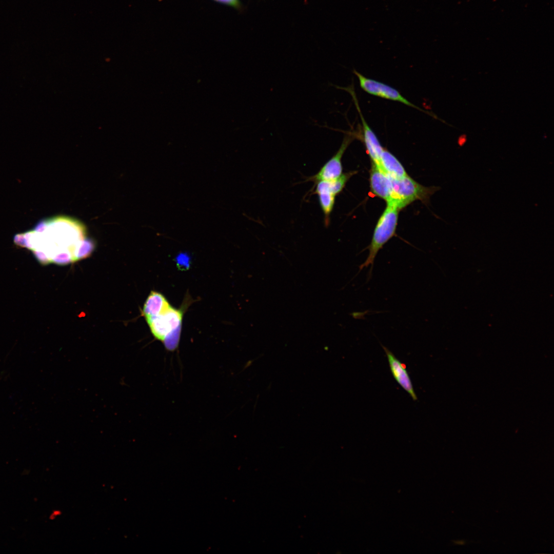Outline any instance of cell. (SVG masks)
I'll return each mask as SVG.
<instances>
[{"instance_id":"7a4b0ae2","label":"cell","mask_w":554,"mask_h":554,"mask_svg":"<svg viewBox=\"0 0 554 554\" xmlns=\"http://www.w3.org/2000/svg\"><path fill=\"white\" fill-rule=\"evenodd\" d=\"M391 184L390 201L400 210L416 200L426 202L438 188L426 187L412 180L408 175L400 178L388 176Z\"/></svg>"},{"instance_id":"8fae6325","label":"cell","mask_w":554,"mask_h":554,"mask_svg":"<svg viewBox=\"0 0 554 554\" xmlns=\"http://www.w3.org/2000/svg\"><path fill=\"white\" fill-rule=\"evenodd\" d=\"M314 193L318 195L320 205L324 215L325 226H328L330 215L333 208L335 195L329 191L317 187H315Z\"/></svg>"},{"instance_id":"9c48e42d","label":"cell","mask_w":554,"mask_h":554,"mask_svg":"<svg viewBox=\"0 0 554 554\" xmlns=\"http://www.w3.org/2000/svg\"><path fill=\"white\" fill-rule=\"evenodd\" d=\"M170 306L163 294L152 291L144 304L143 314L147 320L162 313Z\"/></svg>"},{"instance_id":"7c38bea8","label":"cell","mask_w":554,"mask_h":554,"mask_svg":"<svg viewBox=\"0 0 554 554\" xmlns=\"http://www.w3.org/2000/svg\"><path fill=\"white\" fill-rule=\"evenodd\" d=\"M176 263L178 267L182 270H187L190 264V258L186 253H181L176 258Z\"/></svg>"},{"instance_id":"5b68a950","label":"cell","mask_w":554,"mask_h":554,"mask_svg":"<svg viewBox=\"0 0 554 554\" xmlns=\"http://www.w3.org/2000/svg\"><path fill=\"white\" fill-rule=\"evenodd\" d=\"M353 72L359 79L360 87L367 93L383 98L399 102L433 116L429 112L424 111L408 101L397 89L380 82L367 78L355 70Z\"/></svg>"},{"instance_id":"52a82bcc","label":"cell","mask_w":554,"mask_h":554,"mask_svg":"<svg viewBox=\"0 0 554 554\" xmlns=\"http://www.w3.org/2000/svg\"><path fill=\"white\" fill-rule=\"evenodd\" d=\"M351 91L352 92H350V93L354 101L355 105L359 113L362 121V133L361 134V138L364 142L367 151L372 162L378 165L379 164L381 155L384 148L381 145L375 134L368 126L364 119L360 109L357 100L355 96V93H353L352 91Z\"/></svg>"},{"instance_id":"8992f818","label":"cell","mask_w":554,"mask_h":554,"mask_svg":"<svg viewBox=\"0 0 554 554\" xmlns=\"http://www.w3.org/2000/svg\"><path fill=\"white\" fill-rule=\"evenodd\" d=\"M387 358L391 373L399 385L414 401L418 400L406 366L402 363L386 347L381 345Z\"/></svg>"},{"instance_id":"3957f363","label":"cell","mask_w":554,"mask_h":554,"mask_svg":"<svg viewBox=\"0 0 554 554\" xmlns=\"http://www.w3.org/2000/svg\"><path fill=\"white\" fill-rule=\"evenodd\" d=\"M183 313L170 306L162 313L146 320L155 339L163 342L173 332L181 330Z\"/></svg>"},{"instance_id":"ba28073f","label":"cell","mask_w":554,"mask_h":554,"mask_svg":"<svg viewBox=\"0 0 554 554\" xmlns=\"http://www.w3.org/2000/svg\"><path fill=\"white\" fill-rule=\"evenodd\" d=\"M370 186L372 193L388 203L391 197L389 177L377 165L372 162L370 173Z\"/></svg>"},{"instance_id":"277c9868","label":"cell","mask_w":554,"mask_h":554,"mask_svg":"<svg viewBox=\"0 0 554 554\" xmlns=\"http://www.w3.org/2000/svg\"><path fill=\"white\" fill-rule=\"evenodd\" d=\"M361 135V133H359L358 131L347 132L335 154L322 167L316 174L310 177L308 180L315 183L321 181H330L339 177L342 174L341 161L343 154L354 139L360 138Z\"/></svg>"},{"instance_id":"6da1fadb","label":"cell","mask_w":554,"mask_h":554,"mask_svg":"<svg viewBox=\"0 0 554 554\" xmlns=\"http://www.w3.org/2000/svg\"><path fill=\"white\" fill-rule=\"evenodd\" d=\"M387 204V207L377 223L371 243L368 247L369 253L366 260L359 266V272L364 268L369 266V279L371 276L374 260L378 253L395 232L399 209L393 204Z\"/></svg>"},{"instance_id":"30bf717a","label":"cell","mask_w":554,"mask_h":554,"mask_svg":"<svg viewBox=\"0 0 554 554\" xmlns=\"http://www.w3.org/2000/svg\"><path fill=\"white\" fill-rule=\"evenodd\" d=\"M387 175L394 178L407 175L404 168L390 152L384 149L378 165Z\"/></svg>"},{"instance_id":"4fadbf2b","label":"cell","mask_w":554,"mask_h":554,"mask_svg":"<svg viewBox=\"0 0 554 554\" xmlns=\"http://www.w3.org/2000/svg\"><path fill=\"white\" fill-rule=\"evenodd\" d=\"M232 6H236L238 4V0H216Z\"/></svg>"}]
</instances>
